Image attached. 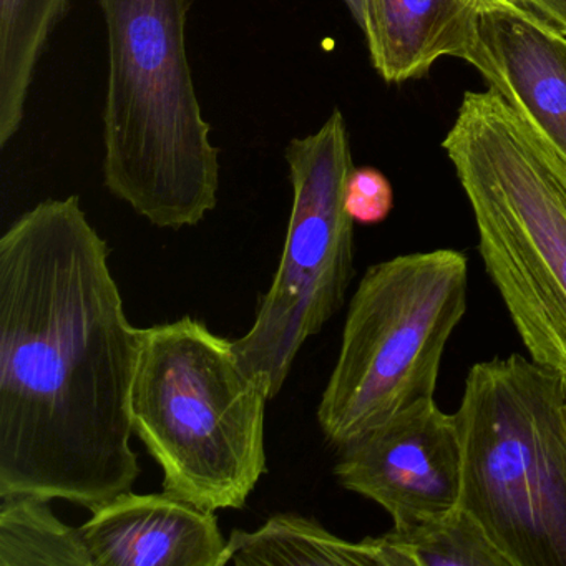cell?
I'll return each instance as SVG.
<instances>
[{
  "mask_svg": "<svg viewBox=\"0 0 566 566\" xmlns=\"http://www.w3.org/2000/svg\"><path fill=\"white\" fill-rule=\"evenodd\" d=\"M475 2L483 9V12H485L500 8V6L505 4L506 0H475Z\"/></svg>",
  "mask_w": 566,
  "mask_h": 566,
  "instance_id": "d6986e66",
  "label": "cell"
},
{
  "mask_svg": "<svg viewBox=\"0 0 566 566\" xmlns=\"http://www.w3.org/2000/svg\"><path fill=\"white\" fill-rule=\"evenodd\" d=\"M482 12L475 0H366L370 62L392 84L422 77L443 57L469 62Z\"/></svg>",
  "mask_w": 566,
  "mask_h": 566,
  "instance_id": "8fae6325",
  "label": "cell"
},
{
  "mask_svg": "<svg viewBox=\"0 0 566 566\" xmlns=\"http://www.w3.org/2000/svg\"><path fill=\"white\" fill-rule=\"evenodd\" d=\"M467 296L469 261L457 250L402 254L364 273L317 409L329 443L343 449L406 407L436 397Z\"/></svg>",
  "mask_w": 566,
  "mask_h": 566,
  "instance_id": "8992f818",
  "label": "cell"
},
{
  "mask_svg": "<svg viewBox=\"0 0 566 566\" xmlns=\"http://www.w3.org/2000/svg\"><path fill=\"white\" fill-rule=\"evenodd\" d=\"M392 208L389 180L376 168H354L346 187V210L354 223H382Z\"/></svg>",
  "mask_w": 566,
  "mask_h": 566,
  "instance_id": "2e32d148",
  "label": "cell"
},
{
  "mask_svg": "<svg viewBox=\"0 0 566 566\" xmlns=\"http://www.w3.org/2000/svg\"><path fill=\"white\" fill-rule=\"evenodd\" d=\"M293 207L280 266L251 329L234 340L244 367L273 399L310 337L343 307L354 276V220L346 187L354 170L340 111L286 148Z\"/></svg>",
  "mask_w": 566,
  "mask_h": 566,
  "instance_id": "52a82bcc",
  "label": "cell"
},
{
  "mask_svg": "<svg viewBox=\"0 0 566 566\" xmlns=\"http://www.w3.org/2000/svg\"><path fill=\"white\" fill-rule=\"evenodd\" d=\"M455 417L459 505L509 566H566L565 376L520 354L473 364Z\"/></svg>",
  "mask_w": 566,
  "mask_h": 566,
  "instance_id": "5b68a950",
  "label": "cell"
},
{
  "mask_svg": "<svg viewBox=\"0 0 566 566\" xmlns=\"http://www.w3.org/2000/svg\"><path fill=\"white\" fill-rule=\"evenodd\" d=\"M44 496H0V566H94L81 528L65 525Z\"/></svg>",
  "mask_w": 566,
  "mask_h": 566,
  "instance_id": "9a60e30c",
  "label": "cell"
},
{
  "mask_svg": "<svg viewBox=\"0 0 566 566\" xmlns=\"http://www.w3.org/2000/svg\"><path fill=\"white\" fill-rule=\"evenodd\" d=\"M566 34V0H513Z\"/></svg>",
  "mask_w": 566,
  "mask_h": 566,
  "instance_id": "e0dca14e",
  "label": "cell"
},
{
  "mask_svg": "<svg viewBox=\"0 0 566 566\" xmlns=\"http://www.w3.org/2000/svg\"><path fill=\"white\" fill-rule=\"evenodd\" d=\"M565 387H566V377H565Z\"/></svg>",
  "mask_w": 566,
  "mask_h": 566,
  "instance_id": "ffe728a7",
  "label": "cell"
},
{
  "mask_svg": "<svg viewBox=\"0 0 566 566\" xmlns=\"http://www.w3.org/2000/svg\"><path fill=\"white\" fill-rule=\"evenodd\" d=\"M530 357L566 377V168L502 95L467 92L442 144Z\"/></svg>",
  "mask_w": 566,
  "mask_h": 566,
  "instance_id": "7a4b0ae2",
  "label": "cell"
},
{
  "mask_svg": "<svg viewBox=\"0 0 566 566\" xmlns=\"http://www.w3.org/2000/svg\"><path fill=\"white\" fill-rule=\"evenodd\" d=\"M92 512L81 530L94 566H227L214 512L170 493L128 490Z\"/></svg>",
  "mask_w": 566,
  "mask_h": 566,
  "instance_id": "30bf717a",
  "label": "cell"
},
{
  "mask_svg": "<svg viewBox=\"0 0 566 566\" xmlns=\"http://www.w3.org/2000/svg\"><path fill=\"white\" fill-rule=\"evenodd\" d=\"M227 565L374 566L366 539L353 543L294 513L273 515L254 532L233 530Z\"/></svg>",
  "mask_w": 566,
  "mask_h": 566,
  "instance_id": "4fadbf2b",
  "label": "cell"
},
{
  "mask_svg": "<svg viewBox=\"0 0 566 566\" xmlns=\"http://www.w3.org/2000/svg\"><path fill=\"white\" fill-rule=\"evenodd\" d=\"M340 450V485L382 506L394 525L442 515L462 493V440L455 413L419 400Z\"/></svg>",
  "mask_w": 566,
  "mask_h": 566,
  "instance_id": "ba28073f",
  "label": "cell"
},
{
  "mask_svg": "<svg viewBox=\"0 0 566 566\" xmlns=\"http://www.w3.org/2000/svg\"><path fill=\"white\" fill-rule=\"evenodd\" d=\"M138 349L81 198L22 214L0 240V496L94 510L132 490Z\"/></svg>",
  "mask_w": 566,
  "mask_h": 566,
  "instance_id": "6da1fadb",
  "label": "cell"
},
{
  "mask_svg": "<svg viewBox=\"0 0 566 566\" xmlns=\"http://www.w3.org/2000/svg\"><path fill=\"white\" fill-rule=\"evenodd\" d=\"M374 566H509L462 506L367 536Z\"/></svg>",
  "mask_w": 566,
  "mask_h": 566,
  "instance_id": "7c38bea8",
  "label": "cell"
},
{
  "mask_svg": "<svg viewBox=\"0 0 566 566\" xmlns=\"http://www.w3.org/2000/svg\"><path fill=\"white\" fill-rule=\"evenodd\" d=\"M108 32L104 177L158 228L195 227L217 207L218 150L188 62V0H101Z\"/></svg>",
  "mask_w": 566,
  "mask_h": 566,
  "instance_id": "3957f363",
  "label": "cell"
},
{
  "mask_svg": "<svg viewBox=\"0 0 566 566\" xmlns=\"http://www.w3.org/2000/svg\"><path fill=\"white\" fill-rule=\"evenodd\" d=\"M467 64L566 168V34L513 0L482 12Z\"/></svg>",
  "mask_w": 566,
  "mask_h": 566,
  "instance_id": "9c48e42d",
  "label": "cell"
},
{
  "mask_svg": "<svg viewBox=\"0 0 566 566\" xmlns=\"http://www.w3.org/2000/svg\"><path fill=\"white\" fill-rule=\"evenodd\" d=\"M268 400L234 340L201 321L140 329L132 426L164 472V492L207 512L243 509L268 472Z\"/></svg>",
  "mask_w": 566,
  "mask_h": 566,
  "instance_id": "277c9868",
  "label": "cell"
},
{
  "mask_svg": "<svg viewBox=\"0 0 566 566\" xmlns=\"http://www.w3.org/2000/svg\"><path fill=\"white\" fill-rule=\"evenodd\" d=\"M69 0H0V147L24 120L29 88Z\"/></svg>",
  "mask_w": 566,
  "mask_h": 566,
  "instance_id": "5bb4252c",
  "label": "cell"
},
{
  "mask_svg": "<svg viewBox=\"0 0 566 566\" xmlns=\"http://www.w3.org/2000/svg\"><path fill=\"white\" fill-rule=\"evenodd\" d=\"M346 8L349 9L350 15L357 22L360 29L364 25V11H366V0H343Z\"/></svg>",
  "mask_w": 566,
  "mask_h": 566,
  "instance_id": "ac0fdd59",
  "label": "cell"
}]
</instances>
